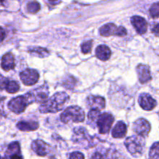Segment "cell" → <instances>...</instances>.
I'll use <instances>...</instances> for the list:
<instances>
[{
	"label": "cell",
	"mask_w": 159,
	"mask_h": 159,
	"mask_svg": "<svg viewBox=\"0 0 159 159\" xmlns=\"http://www.w3.org/2000/svg\"><path fill=\"white\" fill-rule=\"evenodd\" d=\"M69 96L65 92L57 93L49 99H47L40 107V111L42 113H57L64 108Z\"/></svg>",
	"instance_id": "6da1fadb"
},
{
	"label": "cell",
	"mask_w": 159,
	"mask_h": 159,
	"mask_svg": "<svg viewBox=\"0 0 159 159\" xmlns=\"http://www.w3.org/2000/svg\"><path fill=\"white\" fill-rule=\"evenodd\" d=\"M124 144L129 153L135 158L141 156L145 149V141L144 137L140 135L129 137L126 139Z\"/></svg>",
	"instance_id": "7a4b0ae2"
},
{
	"label": "cell",
	"mask_w": 159,
	"mask_h": 159,
	"mask_svg": "<svg viewBox=\"0 0 159 159\" xmlns=\"http://www.w3.org/2000/svg\"><path fill=\"white\" fill-rule=\"evenodd\" d=\"M85 113L81 107L71 106L64 110L61 114V120L65 124L70 122L80 123L85 120Z\"/></svg>",
	"instance_id": "3957f363"
},
{
	"label": "cell",
	"mask_w": 159,
	"mask_h": 159,
	"mask_svg": "<svg viewBox=\"0 0 159 159\" xmlns=\"http://www.w3.org/2000/svg\"><path fill=\"white\" fill-rule=\"evenodd\" d=\"M32 102H34V100H33L30 93L24 96H17V97L11 99L8 104V107L14 113L20 114V113H23L26 110V107Z\"/></svg>",
	"instance_id": "277c9868"
},
{
	"label": "cell",
	"mask_w": 159,
	"mask_h": 159,
	"mask_svg": "<svg viewBox=\"0 0 159 159\" xmlns=\"http://www.w3.org/2000/svg\"><path fill=\"white\" fill-rule=\"evenodd\" d=\"M96 125H97L99 132L100 134H107L109 133L111 129L113 123L114 121V117L112 114L108 113L99 114L96 119Z\"/></svg>",
	"instance_id": "5b68a950"
},
{
	"label": "cell",
	"mask_w": 159,
	"mask_h": 159,
	"mask_svg": "<svg viewBox=\"0 0 159 159\" xmlns=\"http://www.w3.org/2000/svg\"><path fill=\"white\" fill-rule=\"evenodd\" d=\"M99 34L102 37H109L112 35L124 37L127 35V32L124 26H117L113 23H107L99 29Z\"/></svg>",
	"instance_id": "8992f818"
},
{
	"label": "cell",
	"mask_w": 159,
	"mask_h": 159,
	"mask_svg": "<svg viewBox=\"0 0 159 159\" xmlns=\"http://www.w3.org/2000/svg\"><path fill=\"white\" fill-rule=\"evenodd\" d=\"M20 76L23 83L26 85H35L39 79V73L36 70L30 68H27L22 71Z\"/></svg>",
	"instance_id": "52a82bcc"
},
{
	"label": "cell",
	"mask_w": 159,
	"mask_h": 159,
	"mask_svg": "<svg viewBox=\"0 0 159 159\" xmlns=\"http://www.w3.org/2000/svg\"><path fill=\"white\" fill-rule=\"evenodd\" d=\"M134 130L138 135L141 137H146L151 131V125L147 120L140 118L137 120L134 124Z\"/></svg>",
	"instance_id": "ba28073f"
},
{
	"label": "cell",
	"mask_w": 159,
	"mask_h": 159,
	"mask_svg": "<svg viewBox=\"0 0 159 159\" xmlns=\"http://www.w3.org/2000/svg\"><path fill=\"white\" fill-rule=\"evenodd\" d=\"M31 148L38 156L45 157L49 153V145L42 140H35L31 144Z\"/></svg>",
	"instance_id": "9c48e42d"
},
{
	"label": "cell",
	"mask_w": 159,
	"mask_h": 159,
	"mask_svg": "<svg viewBox=\"0 0 159 159\" xmlns=\"http://www.w3.org/2000/svg\"><path fill=\"white\" fill-rule=\"evenodd\" d=\"M140 106L142 109L144 110H148L150 111L153 109L155 108L157 105V102L155 99L152 97L148 93H143L139 96V99H138Z\"/></svg>",
	"instance_id": "30bf717a"
},
{
	"label": "cell",
	"mask_w": 159,
	"mask_h": 159,
	"mask_svg": "<svg viewBox=\"0 0 159 159\" xmlns=\"http://www.w3.org/2000/svg\"><path fill=\"white\" fill-rule=\"evenodd\" d=\"M30 94L32 96L34 102L43 103L48 98V94H49L48 87L47 85L39 87L37 89L34 90L32 93H30Z\"/></svg>",
	"instance_id": "8fae6325"
},
{
	"label": "cell",
	"mask_w": 159,
	"mask_h": 159,
	"mask_svg": "<svg viewBox=\"0 0 159 159\" xmlns=\"http://www.w3.org/2000/svg\"><path fill=\"white\" fill-rule=\"evenodd\" d=\"M87 104L91 110L100 111L105 108L106 101L102 96H90L87 99Z\"/></svg>",
	"instance_id": "7c38bea8"
},
{
	"label": "cell",
	"mask_w": 159,
	"mask_h": 159,
	"mask_svg": "<svg viewBox=\"0 0 159 159\" xmlns=\"http://www.w3.org/2000/svg\"><path fill=\"white\" fill-rule=\"evenodd\" d=\"M130 21H131L132 25H133V26L135 28V30H136L138 34H145L148 29L147 21L145 20V19L139 16H134L131 17Z\"/></svg>",
	"instance_id": "4fadbf2b"
},
{
	"label": "cell",
	"mask_w": 159,
	"mask_h": 159,
	"mask_svg": "<svg viewBox=\"0 0 159 159\" xmlns=\"http://www.w3.org/2000/svg\"><path fill=\"white\" fill-rule=\"evenodd\" d=\"M137 72H138V79L141 83H146L152 79L150 68L146 65H138L137 67Z\"/></svg>",
	"instance_id": "5bb4252c"
},
{
	"label": "cell",
	"mask_w": 159,
	"mask_h": 159,
	"mask_svg": "<svg viewBox=\"0 0 159 159\" xmlns=\"http://www.w3.org/2000/svg\"><path fill=\"white\" fill-rule=\"evenodd\" d=\"M1 66L2 68L6 71L13 69L15 67V58L12 53H6L2 57Z\"/></svg>",
	"instance_id": "9a60e30c"
},
{
	"label": "cell",
	"mask_w": 159,
	"mask_h": 159,
	"mask_svg": "<svg viewBox=\"0 0 159 159\" xmlns=\"http://www.w3.org/2000/svg\"><path fill=\"white\" fill-rule=\"evenodd\" d=\"M127 134V125L122 121H119L112 130V136L114 138H123Z\"/></svg>",
	"instance_id": "2e32d148"
},
{
	"label": "cell",
	"mask_w": 159,
	"mask_h": 159,
	"mask_svg": "<svg viewBox=\"0 0 159 159\" xmlns=\"http://www.w3.org/2000/svg\"><path fill=\"white\" fill-rule=\"evenodd\" d=\"M96 57L101 61H107L111 56V51L107 45H99L96 50Z\"/></svg>",
	"instance_id": "e0dca14e"
},
{
	"label": "cell",
	"mask_w": 159,
	"mask_h": 159,
	"mask_svg": "<svg viewBox=\"0 0 159 159\" xmlns=\"http://www.w3.org/2000/svg\"><path fill=\"white\" fill-rule=\"evenodd\" d=\"M17 128L22 131H33L37 130L39 127V124L37 122L31 121V122H26V121H20L17 124Z\"/></svg>",
	"instance_id": "ac0fdd59"
},
{
	"label": "cell",
	"mask_w": 159,
	"mask_h": 159,
	"mask_svg": "<svg viewBox=\"0 0 159 159\" xmlns=\"http://www.w3.org/2000/svg\"><path fill=\"white\" fill-rule=\"evenodd\" d=\"M29 52L33 55L38 56L40 57H45L48 56L49 51L43 48H33L29 50Z\"/></svg>",
	"instance_id": "d6986e66"
},
{
	"label": "cell",
	"mask_w": 159,
	"mask_h": 159,
	"mask_svg": "<svg viewBox=\"0 0 159 159\" xmlns=\"http://www.w3.org/2000/svg\"><path fill=\"white\" fill-rule=\"evenodd\" d=\"M5 89L9 93H16L20 90V85L16 81H8Z\"/></svg>",
	"instance_id": "ffe728a7"
},
{
	"label": "cell",
	"mask_w": 159,
	"mask_h": 159,
	"mask_svg": "<svg viewBox=\"0 0 159 159\" xmlns=\"http://www.w3.org/2000/svg\"><path fill=\"white\" fill-rule=\"evenodd\" d=\"M6 153L11 156L12 155H16V154H20V144L16 141L15 142H12L8 146L7 148V152Z\"/></svg>",
	"instance_id": "44dd1931"
},
{
	"label": "cell",
	"mask_w": 159,
	"mask_h": 159,
	"mask_svg": "<svg viewBox=\"0 0 159 159\" xmlns=\"http://www.w3.org/2000/svg\"><path fill=\"white\" fill-rule=\"evenodd\" d=\"M158 142L152 144L149 151V159H158Z\"/></svg>",
	"instance_id": "7402d4cb"
},
{
	"label": "cell",
	"mask_w": 159,
	"mask_h": 159,
	"mask_svg": "<svg viewBox=\"0 0 159 159\" xmlns=\"http://www.w3.org/2000/svg\"><path fill=\"white\" fill-rule=\"evenodd\" d=\"M27 10L30 13H36L40 9V5L37 1H32L27 4Z\"/></svg>",
	"instance_id": "603a6c76"
},
{
	"label": "cell",
	"mask_w": 159,
	"mask_h": 159,
	"mask_svg": "<svg viewBox=\"0 0 159 159\" xmlns=\"http://www.w3.org/2000/svg\"><path fill=\"white\" fill-rule=\"evenodd\" d=\"M92 47H93V40H87V41H84L82 43L81 46V49H82V52L83 54H86L91 52Z\"/></svg>",
	"instance_id": "cb8c5ba5"
},
{
	"label": "cell",
	"mask_w": 159,
	"mask_h": 159,
	"mask_svg": "<svg viewBox=\"0 0 159 159\" xmlns=\"http://www.w3.org/2000/svg\"><path fill=\"white\" fill-rule=\"evenodd\" d=\"M150 15L153 18H158L159 16V4L158 2H155L151 6Z\"/></svg>",
	"instance_id": "d4e9b609"
},
{
	"label": "cell",
	"mask_w": 159,
	"mask_h": 159,
	"mask_svg": "<svg viewBox=\"0 0 159 159\" xmlns=\"http://www.w3.org/2000/svg\"><path fill=\"white\" fill-rule=\"evenodd\" d=\"M99 114H100V112H99V110H91V111H89V115H88L89 120H91L92 122H93V121H96Z\"/></svg>",
	"instance_id": "484cf974"
},
{
	"label": "cell",
	"mask_w": 159,
	"mask_h": 159,
	"mask_svg": "<svg viewBox=\"0 0 159 159\" xmlns=\"http://www.w3.org/2000/svg\"><path fill=\"white\" fill-rule=\"evenodd\" d=\"M105 159H117V153H116V151L113 150H109L108 152H107L105 155Z\"/></svg>",
	"instance_id": "4316f807"
},
{
	"label": "cell",
	"mask_w": 159,
	"mask_h": 159,
	"mask_svg": "<svg viewBox=\"0 0 159 159\" xmlns=\"http://www.w3.org/2000/svg\"><path fill=\"white\" fill-rule=\"evenodd\" d=\"M70 159H85V156L82 152H74L69 155Z\"/></svg>",
	"instance_id": "83f0119b"
},
{
	"label": "cell",
	"mask_w": 159,
	"mask_h": 159,
	"mask_svg": "<svg viewBox=\"0 0 159 159\" xmlns=\"http://www.w3.org/2000/svg\"><path fill=\"white\" fill-rule=\"evenodd\" d=\"M75 79L73 77H70L69 79H67L65 80V82L64 83V86L66 87L67 89H72V87L75 85Z\"/></svg>",
	"instance_id": "f1b7e54d"
},
{
	"label": "cell",
	"mask_w": 159,
	"mask_h": 159,
	"mask_svg": "<svg viewBox=\"0 0 159 159\" xmlns=\"http://www.w3.org/2000/svg\"><path fill=\"white\" fill-rule=\"evenodd\" d=\"M8 79H6V78L2 77V76L0 75V90H3L6 88V85L8 82Z\"/></svg>",
	"instance_id": "f546056e"
},
{
	"label": "cell",
	"mask_w": 159,
	"mask_h": 159,
	"mask_svg": "<svg viewBox=\"0 0 159 159\" xmlns=\"http://www.w3.org/2000/svg\"><path fill=\"white\" fill-rule=\"evenodd\" d=\"M91 159H105L104 156L99 152H96L93 155V156L91 157Z\"/></svg>",
	"instance_id": "4dcf8cb0"
},
{
	"label": "cell",
	"mask_w": 159,
	"mask_h": 159,
	"mask_svg": "<svg viewBox=\"0 0 159 159\" xmlns=\"http://www.w3.org/2000/svg\"><path fill=\"white\" fill-rule=\"evenodd\" d=\"M5 37H6V33H5V30H3L2 27L0 26V43L2 42V40L5 39Z\"/></svg>",
	"instance_id": "1f68e13d"
},
{
	"label": "cell",
	"mask_w": 159,
	"mask_h": 159,
	"mask_svg": "<svg viewBox=\"0 0 159 159\" xmlns=\"http://www.w3.org/2000/svg\"><path fill=\"white\" fill-rule=\"evenodd\" d=\"M152 32H154L155 34V35L158 36V23H155L154 27H152Z\"/></svg>",
	"instance_id": "d6a6232c"
},
{
	"label": "cell",
	"mask_w": 159,
	"mask_h": 159,
	"mask_svg": "<svg viewBox=\"0 0 159 159\" xmlns=\"http://www.w3.org/2000/svg\"><path fill=\"white\" fill-rule=\"evenodd\" d=\"M10 159H23V157L20 155V154H16L10 156Z\"/></svg>",
	"instance_id": "836d02e7"
},
{
	"label": "cell",
	"mask_w": 159,
	"mask_h": 159,
	"mask_svg": "<svg viewBox=\"0 0 159 159\" xmlns=\"http://www.w3.org/2000/svg\"><path fill=\"white\" fill-rule=\"evenodd\" d=\"M50 2H55L58 1V0H49Z\"/></svg>",
	"instance_id": "e575fe53"
},
{
	"label": "cell",
	"mask_w": 159,
	"mask_h": 159,
	"mask_svg": "<svg viewBox=\"0 0 159 159\" xmlns=\"http://www.w3.org/2000/svg\"><path fill=\"white\" fill-rule=\"evenodd\" d=\"M5 0H0V2H4Z\"/></svg>",
	"instance_id": "d590c367"
},
{
	"label": "cell",
	"mask_w": 159,
	"mask_h": 159,
	"mask_svg": "<svg viewBox=\"0 0 159 159\" xmlns=\"http://www.w3.org/2000/svg\"><path fill=\"white\" fill-rule=\"evenodd\" d=\"M0 158H1V157H0Z\"/></svg>",
	"instance_id": "8d00e7d4"
}]
</instances>
